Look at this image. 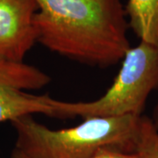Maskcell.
I'll use <instances>...</instances> for the list:
<instances>
[{
    "instance_id": "obj_1",
    "label": "cell",
    "mask_w": 158,
    "mask_h": 158,
    "mask_svg": "<svg viewBox=\"0 0 158 158\" xmlns=\"http://www.w3.org/2000/svg\"><path fill=\"white\" fill-rule=\"evenodd\" d=\"M37 42L73 61L108 67L130 48L121 0H35Z\"/></svg>"
},
{
    "instance_id": "obj_2",
    "label": "cell",
    "mask_w": 158,
    "mask_h": 158,
    "mask_svg": "<svg viewBox=\"0 0 158 158\" xmlns=\"http://www.w3.org/2000/svg\"><path fill=\"white\" fill-rule=\"evenodd\" d=\"M141 120L133 115L94 117L53 130L27 115L11 122L17 135L13 150L27 158H92L101 150L135 154Z\"/></svg>"
},
{
    "instance_id": "obj_3",
    "label": "cell",
    "mask_w": 158,
    "mask_h": 158,
    "mask_svg": "<svg viewBox=\"0 0 158 158\" xmlns=\"http://www.w3.org/2000/svg\"><path fill=\"white\" fill-rule=\"evenodd\" d=\"M122 60L113 85L99 98L89 102L53 98L57 118L141 116L149 94L158 86V47L141 41Z\"/></svg>"
},
{
    "instance_id": "obj_4",
    "label": "cell",
    "mask_w": 158,
    "mask_h": 158,
    "mask_svg": "<svg viewBox=\"0 0 158 158\" xmlns=\"http://www.w3.org/2000/svg\"><path fill=\"white\" fill-rule=\"evenodd\" d=\"M49 82L50 77L34 66L0 60V123L34 113L56 117L50 96L27 92Z\"/></svg>"
},
{
    "instance_id": "obj_5",
    "label": "cell",
    "mask_w": 158,
    "mask_h": 158,
    "mask_svg": "<svg viewBox=\"0 0 158 158\" xmlns=\"http://www.w3.org/2000/svg\"><path fill=\"white\" fill-rule=\"evenodd\" d=\"M35 0H0V60L24 62L37 42Z\"/></svg>"
},
{
    "instance_id": "obj_6",
    "label": "cell",
    "mask_w": 158,
    "mask_h": 158,
    "mask_svg": "<svg viewBox=\"0 0 158 158\" xmlns=\"http://www.w3.org/2000/svg\"><path fill=\"white\" fill-rule=\"evenodd\" d=\"M125 9L141 41L158 47V0H128Z\"/></svg>"
},
{
    "instance_id": "obj_7",
    "label": "cell",
    "mask_w": 158,
    "mask_h": 158,
    "mask_svg": "<svg viewBox=\"0 0 158 158\" xmlns=\"http://www.w3.org/2000/svg\"><path fill=\"white\" fill-rule=\"evenodd\" d=\"M136 154L139 158H158V129L149 118L141 117Z\"/></svg>"
},
{
    "instance_id": "obj_8",
    "label": "cell",
    "mask_w": 158,
    "mask_h": 158,
    "mask_svg": "<svg viewBox=\"0 0 158 158\" xmlns=\"http://www.w3.org/2000/svg\"><path fill=\"white\" fill-rule=\"evenodd\" d=\"M11 158H27L23 155L13 150L11 154ZM92 158H139L137 154H126L113 150H101Z\"/></svg>"
},
{
    "instance_id": "obj_9",
    "label": "cell",
    "mask_w": 158,
    "mask_h": 158,
    "mask_svg": "<svg viewBox=\"0 0 158 158\" xmlns=\"http://www.w3.org/2000/svg\"><path fill=\"white\" fill-rule=\"evenodd\" d=\"M156 122H154V124L156 126V127L158 129V108H157V112H156Z\"/></svg>"
}]
</instances>
